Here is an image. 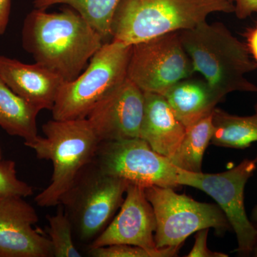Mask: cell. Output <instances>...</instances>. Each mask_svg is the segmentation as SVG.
I'll return each mask as SVG.
<instances>
[{"instance_id": "obj_18", "label": "cell", "mask_w": 257, "mask_h": 257, "mask_svg": "<svg viewBox=\"0 0 257 257\" xmlns=\"http://www.w3.org/2000/svg\"><path fill=\"white\" fill-rule=\"evenodd\" d=\"M214 134L211 143L219 147L244 149L257 142V114L238 116L219 108L212 112Z\"/></svg>"}, {"instance_id": "obj_10", "label": "cell", "mask_w": 257, "mask_h": 257, "mask_svg": "<svg viewBox=\"0 0 257 257\" xmlns=\"http://www.w3.org/2000/svg\"><path fill=\"white\" fill-rule=\"evenodd\" d=\"M94 162L106 175L144 187L177 188L178 168L140 138L101 142Z\"/></svg>"}, {"instance_id": "obj_12", "label": "cell", "mask_w": 257, "mask_h": 257, "mask_svg": "<svg viewBox=\"0 0 257 257\" xmlns=\"http://www.w3.org/2000/svg\"><path fill=\"white\" fill-rule=\"evenodd\" d=\"M145 187L130 183L120 211L88 248L113 244H130L150 251L156 246L155 234L156 217L152 204L147 199Z\"/></svg>"}, {"instance_id": "obj_31", "label": "cell", "mask_w": 257, "mask_h": 257, "mask_svg": "<svg viewBox=\"0 0 257 257\" xmlns=\"http://www.w3.org/2000/svg\"><path fill=\"white\" fill-rule=\"evenodd\" d=\"M0 161H1V152H0Z\"/></svg>"}, {"instance_id": "obj_16", "label": "cell", "mask_w": 257, "mask_h": 257, "mask_svg": "<svg viewBox=\"0 0 257 257\" xmlns=\"http://www.w3.org/2000/svg\"><path fill=\"white\" fill-rule=\"evenodd\" d=\"M163 96L185 127L212 114L221 101L205 80L189 78L177 83Z\"/></svg>"}, {"instance_id": "obj_20", "label": "cell", "mask_w": 257, "mask_h": 257, "mask_svg": "<svg viewBox=\"0 0 257 257\" xmlns=\"http://www.w3.org/2000/svg\"><path fill=\"white\" fill-rule=\"evenodd\" d=\"M121 0H35L36 9L46 10L55 5L70 6L100 34L104 42L111 38L113 17Z\"/></svg>"}, {"instance_id": "obj_3", "label": "cell", "mask_w": 257, "mask_h": 257, "mask_svg": "<svg viewBox=\"0 0 257 257\" xmlns=\"http://www.w3.org/2000/svg\"><path fill=\"white\" fill-rule=\"evenodd\" d=\"M234 13L230 0H121L111 22V40L128 45L189 30L213 13Z\"/></svg>"}, {"instance_id": "obj_9", "label": "cell", "mask_w": 257, "mask_h": 257, "mask_svg": "<svg viewBox=\"0 0 257 257\" xmlns=\"http://www.w3.org/2000/svg\"><path fill=\"white\" fill-rule=\"evenodd\" d=\"M194 72L179 32H171L132 45L127 78L143 92L164 95Z\"/></svg>"}, {"instance_id": "obj_4", "label": "cell", "mask_w": 257, "mask_h": 257, "mask_svg": "<svg viewBox=\"0 0 257 257\" xmlns=\"http://www.w3.org/2000/svg\"><path fill=\"white\" fill-rule=\"evenodd\" d=\"M45 137L25 144L40 160H50L53 174L48 187L35 197L42 207H54L70 189L83 169L94 160L99 141L84 119L56 120L42 126Z\"/></svg>"}, {"instance_id": "obj_21", "label": "cell", "mask_w": 257, "mask_h": 257, "mask_svg": "<svg viewBox=\"0 0 257 257\" xmlns=\"http://www.w3.org/2000/svg\"><path fill=\"white\" fill-rule=\"evenodd\" d=\"M47 221L53 257H82L74 244L73 226L65 211L60 209L55 215L47 216Z\"/></svg>"}, {"instance_id": "obj_24", "label": "cell", "mask_w": 257, "mask_h": 257, "mask_svg": "<svg viewBox=\"0 0 257 257\" xmlns=\"http://www.w3.org/2000/svg\"><path fill=\"white\" fill-rule=\"evenodd\" d=\"M209 229L199 230L195 236V243L188 257H228L226 253L216 252L209 250L207 247V236Z\"/></svg>"}, {"instance_id": "obj_23", "label": "cell", "mask_w": 257, "mask_h": 257, "mask_svg": "<svg viewBox=\"0 0 257 257\" xmlns=\"http://www.w3.org/2000/svg\"><path fill=\"white\" fill-rule=\"evenodd\" d=\"M33 192L31 186L18 178L15 162L0 161V198H25Z\"/></svg>"}, {"instance_id": "obj_27", "label": "cell", "mask_w": 257, "mask_h": 257, "mask_svg": "<svg viewBox=\"0 0 257 257\" xmlns=\"http://www.w3.org/2000/svg\"><path fill=\"white\" fill-rule=\"evenodd\" d=\"M247 45L250 54L257 65V26L247 34Z\"/></svg>"}, {"instance_id": "obj_11", "label": "cell", "mask_w": 257, "mask_h": 257, "mask_svg": "<svg viewBox=\"0 0 257 257\" xmlns=\"http://www.w3.org/2000/svg\"><path fill=\"white\" fill-rule=\"evenodd\" d=\"M145 96L128 78L104 96L86 119L99 143L140 138Z\"/></svg>"}, {"instance_id": "obj_19", "label": "cell", "mask_w": 257, "mask_h": 257, "mask_svg": "<svg viewBox=\"0 0 257 257\" xmlns=\"http://www.w3.org/2000/svg\"><path fill=\"white\" fill-rule=\"evenodd\" d=\"M213 134L212 114L186 127L182 143L170 159L172 165L187 172H202L203 157Z\"/></svg>"}, {"instance_id": "obj_1", "label": "cell", "mask_w": 257, "mask_h": 257, "mask_svg": "<svg viewBox=\"0 0 257 257\" xmlns=\"http://www.w3.org/2000/svg\"><path fill=\"white\" fill-rule=\"evenodd\" d=\"M24 49L37 63L72 82L104 43L100 34L73 9L32 10L24 22Z\"/></svg>"}, {"instance_id": "obj_32", "label": "cell", "mask_w": 257, "mask_h": 257, "mask_svg": "<svg viewBox=\"0 0 257 257\" xmlns=\"http://www.w3.org/2000/svg\"><path fill=\"white\" fill-rule=\"evenodd\" d=\"M230 1L232 2V3H234V0H230Z\"/></svg>"}, {"instance_id": "obj_26", "label": "cell", "mask_w": 257, "mask_h": 257, "mask_svg": "<svg viewBox=\"0 0 257 257\" xmlns=\"http://www.w3.org/2000/svg\"><path fill=\"white\" fill-rule=\"evenodd\" d=\"M11 0H0V36L5 33L9 23Z\"/></svg>"}, {"instance_id": "obj_15", "label": "cell", "mask_w": 257, "mask_h": 257, "mask_svg": "<svg viewBox=\"0 0 257 257\" xmlns=\"http://www.w3.org/2000/svg\"><path fill=\"white\" fill-rule=\"evenodd\" d=\"M144 96L140 138L146 141L154 151L170 160L182 143L186 127L165 96L152 92H144Z\"/></svg>"}, {"instance_id": "obj_5", "label": "cell", "mask_w": 257, "mask_h": 257, "mask_svg": "<svg viewBox=\"0 0 257 257\" xmlns=\"http://www.w3.org/2000/svg\"><path fill=\"white\" fill-rule=\"evenodd\" d=\"M132 45L111 40L93 55L84 72L64 83L52 109L56 120L84 119L99 101L127 78Z\"/></svg>"}, {"instance_id": "obj_6", "label": "cell", "mask_w": 257, "mask_h": 257, "mask_svg": "<svg viewBox=\"0 0 257 257\" xmlns=\"http://www.w3.org/2000/svg\"><path fill=\"white\" fill-rule=\"evenodd\" d=\"M127 180L104 173L94 160L60 201L77 239L88 246L102 232L123 202Z\"/></svg>"}, {"instance_id": "obj_29", "label": "cell", "mask_w": 257, "mask_h": 257, "mask_svg": "<svg viewBox=\"0 0 257 257\" xmlns=\"http://www.w3.org/2000/svg\"><path fill=\"white\" fill-rule=\"evenodd\" d=\"M256 229H257V225H256ZM251 254H253V256L257 257V238H256V243H255L254 247H253L252 253Z\"/></svg>"}, {"instance_id": "obj_13", "label": "cell", "mask_w": 257, "mask_h": 257, "mask_svg": "<svg viewBox=\"0 0 257 257\" xmlns=\"http://www.w3.org/2000/svg\"><path fill=\"white\" fill-rule=\"evenodd\" d=\"M38 221L24 198H0V257H53L48 236L33 227Z\"/></svg>"}, {"instance_id": "obj_17", "label": "cell", "mask_w": 257, "mask_h": 257, "mask_svg": "<svg viewBox=\"0 0 257 257\" xmlns=\"http://www.w3.org/2000/svg\"><path fill=\"white\" fill-rule=\"evenodd\" d=\"M40 112L0 78V126L8 135L23 138L25 144L34 141L38 137L37 116Z\"/></svg>"}, {"instance_id": "obj_8", "label": "cell", "mask_w": 257, "mask_h": 257, "mask_svg": "<svg viewBox=\"0 0 257 257\" xmlns=\"http://www.w3.org/2000/svg\"><path fill=\"white\" fill-rule=\"evenodd\" d=\"M256 168L257 157L245 159L221 173H196L180 169L177 173L179 185L200 189L216 201L236 234L238 247L235 251L241 256L251 254L256 241V226L248 219L244 207L245 186Z\"/></svg>"}, {"instance_id": "obj_28", "label": "cell", "mask_w": 257, "mask_h": 257, "mask_svg": "<svg viewBox=\"0 0 257 257\" xmlns=\"http://www.w3.org/2000/svg\"><path fill=\"white\" fill-rule=\"evenodd\" d=\"M251 217H252V219L253 221H256L257 222V205L256 207L253 208L252 211V214H251Z\"/></svg>"}, {"instance_id": "obj_7", "label": "cell", "mask_w": 257, "mask_h": 257, "mask_svg": "<svg viewBox=\"0 0 257 257\" xmlns=\"http://www.w3.org/2000/svg\"><path fill=\"white\" fill-rule=\"evenodd\" d=\"M147 199L156 217L155 241L158 248L181 246L191 234L214 228L222 234L231 230L227 218L219 206L197 202L170 187H145Z\"/></svg>"}, {"instance_id": "obj_22", "label": "cell", "mask_w": 257, "mask_h": 257, "mask_svg": "<svg viewBox=\"0 0 257 257\" xmlns=\"http://www.w3.org/2000/svg\"><path fill=\"white\" fill-rule=\"evenodd\" d=\"M180 247H166L150 251L134 245L113 244L88 248L87 253L92 257H171L177 256Z\"/></svg>"}, {"instance_id": "obj_14", "label": "cell", "mask_w": 257, "mask_h": 257, "mask_svg": "<svg viewBox=\"0 0 257 257\" xmlns=\"http://www.w3.org/2000/svg\"><path fill=\"white\" fill-rule=\"evenodd\" d=\"M0 78L40 111H52L64 81L42 64H28L0 55Z\"/></svg>"}, {"instance_id": "obj_2", "label": "cell", "mask_w": 257, "mask_h": 257, "mask_svg": "<svg viewBox=\"0 0 257 257\" xmlns=\"http://www.w3.org/2000/svg\"><path fill=\"white\" fill-rule=\"evenodd\" d=\"M179 35L194 72L202 74L221 101L230 93L257 92L256 84L246 77L256 70V62L246 44L224 24L205 21Z\"/></svg>"}, {"instance_id": "obj_30", "label": "cell", "mask_w": 257, "mask_h": 257, "mask_svg": "<svg viewBox=\"0 0 257 257\" xmlns=\"http://www.w3.org/2000/svg\"><path fill=\"white\" fill-rule=\"evenodd\" d=\"M255 114H257V104L255 105Z\"/></svg>"}, {"instance_id": "obj_25", "label": "cell", "mask_w": 257, "mask_h": 257, "mask_svg": "<svg viewBox=\"0 0 257 257\" xmlns=\"http://www.w3.org/2000/svg\"><path fill=\"white\" fill-rule=\"evenodd\" d=\"M234 13L239 20L257 13V0H234Z\"/></svg>"}]
</instances>
